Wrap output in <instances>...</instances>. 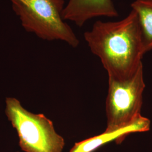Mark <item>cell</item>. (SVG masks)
Masks as SVG:
<instances>
[{
  "instance_id": "cell-1",
  "label": "cell",
  "mask_w": 152,
  "mask_h": 152,
  "mask_svg": "<svg viewBox=\"0 0 152 152\" xmlns=\"http://www.w3.org/2000/svg\"><path fill=\"white\" fill-rule=\"evenodd\" d=\"M83 36L91 51L101 60L109 78L127 80L142 66L145 53L138 18L133 10L120 20L95 22Z\"/></svg>"
},
{
  "instance_id": "cell-7",
  "label": "cell",
  "mask_w": 152,
  "mask_h": 152,
  "mask_svg": "<svg viewBox=\"0 0 152 152\" xmlns=\"http://www.w3.org/2000/svg\"><path fill=\"white\" fill-rule=\"evenodd\" d=\"M131 7L138 18L145 54L152 50V0H135Z\"/></svg>"
},
{
  "instance_id": "cell-2",
  "label": "cell",
  "mask_w": 152,
  "mask_h": 152,
  "mask_svg": "<svg viewBox=\"0 0 152 152\" xmlns=\"http://www.w3.org/2000/svg\"><path fill=\"white\" fill-rule=\"evenodd\" d=\"M27 32L44 40L61 41L73 48L80 41L63 18L64 0H9Z\"/></svg>"
},
{
  "instance_id": "cell-3",
  "label": "cell",
  "mask_w": 152,
  "mask_h": 152,
  "mask_svg": "<svg viewBox=\"0 0 152 152\" xmlns=\"http://www.w3.org/2000/svg\"><path fill=\"white\" fill-rule=\"evenodd\" d=\"M5 113L26 152H61L65 141L55 130L53 122L44 114H34L24 108L15 98L6 100Z\"/></svg>"
},
{
  "instance_id": "cell-6",
  "label": "cell",
  "mask_w": 152,
  "mask_h": 152,
  "mask_svg": "<svg viewBox=\"0 0 152 152\" xmlns=\"http://www.w3.org/2000/svg\"><path fill=\"white\" fill-rule=\"evenodd\" d=\"M150 125V121L142 116L135 124L126 128L114 131H105L99 135L77 142L69 152H92L104 144L113 140L120 144L131 133L149 130Z\"/></svg>"
},
{
  "instance_id": "cell-8",
  "label": "cell",
  "mask_w": 152,
  "mask_h": 152,
  "mask_svg": "<svg viewBox=\"0 0 152 152\" xmlns=\"http://www.w3.org/2000/svg\"></svg>"
},
{
  "instance_id": "cell-4",
  "label": "cell",
  "mask_w": 152,
  "mask_h": 152,
  "mask_svg": "<svg viewBox=\"0 0 152 152\" xmlns=\"http://www.w3.org/2000/svg\"><path fill=\"white\" fill-rule=\"evenodd\" d=\"M145 87L142 66L127 80L118 81L109 78L105 131H114L125 129L141 118L142 94Z\"/></svg>"
},
{
  "instance_id": "cell-5",
  "label": "cell",
  "mask_w": 152,
  "mask_h": 152,
  "mask_svg": "<svg viewBox=\"0 0 152 152\" xmlns=\"http://www.w3.org/2000/svg\"><path fill=\"white\" fill-rule=\"evenodd\" d=\"M118 15L113 0H69L63 11L65 21L72 22L79 27L95 18Z\"/></svg>"
}]
</instances>
